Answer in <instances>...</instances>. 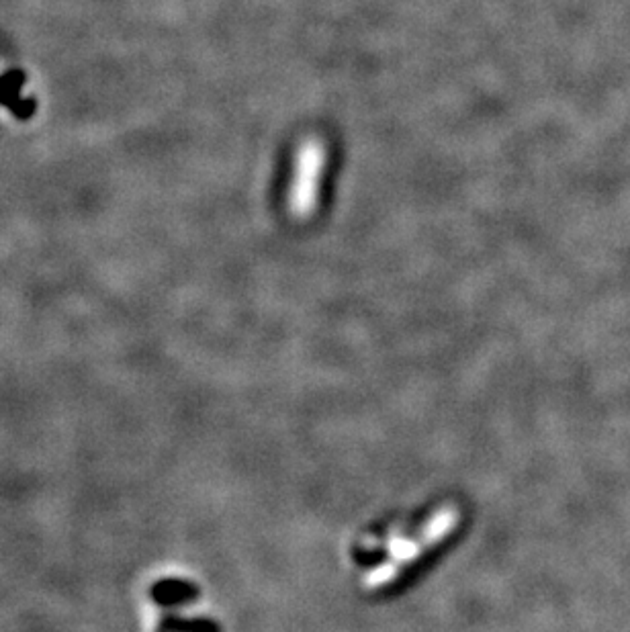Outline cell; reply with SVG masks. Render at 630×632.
Here are the masks:
<instances>
[{
    "instance_id": "cell-1",
    "label": "cell",
    "mask_w": 630,
    "mask_h": 632,
    "mask_svg": "<svg viewBox=\"0 0 630 632\" xmlns=\"http://www.w3.org/2000/svg\"><path fill=\"white\" fill-rule=\"evenodd\" d=\"M457 526H459V510L453 506L440 508L428 520V524L422 528L418 536H414L412 540H399V543L393 545L391 559L387 563L377 565L373 571H369L363 577V588L371 592L387 588L393 579H397L412 563H416L426 551L434 549L446 536L453 534Z\"/></svg>"
},
{
    "instance_id": "cell-2",
    "label": "cell",
    "mask_w": 630,
    "mask_h": 632,
    "mask_svg": "<svg viewBox=\"0 0 630 632\" xmlns=\"http://www.w3.org/2000/svg\"><path fill=\"white\" fill-rule=\"evenodd\" d=\"M326 166V148L318 138L305 140L295 158V174L291 185L289 209L297 219H305L313 213L320 197V183Z\"/></svg>"
}]
</instances>
